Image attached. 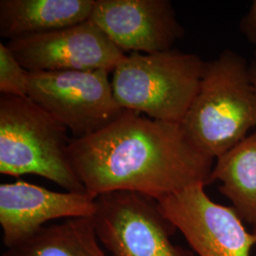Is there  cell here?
<instances>
[{
	"mask_svg": "<svg viewBox=\"0 0 256 256\" xmlns=\"http://www.w3.org/2000/svg\"><path fill=\"white\" fill-rule=\"evenodd\" d=\"M239 30L248 42L256 46V0L252 2L247 14L240 20Z\"/></svg>",
	"mask_w": 256,
	"mask_h": 256,
	"instance_id": "obj_15",
	"label": "cell"
},
{
	"mask_svg": "<svg viewBox=\"0 0 256 256\" xmlns=\"http://www.w3.org/2000/svg\"><path fill=\"white\" fill-rule=\"evenodd\" d=\"M110 72H30L28 97L63 124L72 138L110 126L124 113L114 97Z\"/></svg>",
	"mask_w": 256,
	"mask_h": 256,
	"instance_id": "obj_6",
	"label": "cell"
},
{
	"mask_svg": "<svg viewBox=\"0 0 256 256\" xmlns=\"http://www.w3.org/2000/svg\"><path fill=\"white\" fill-rule=\"evenodd\" d=\"M196 256H250L256 240L232 207L218 204L196 184L158 200Z\"/></svg>",
	"mask_w": 256,
	"mask_h": 256,
	"instance_id": "obj_7",
	"label": "cell"
},
{
	"mask_svg": "<svg viewBox=\"0 0 256 256\" xmlns=\"http://www.w3.org/2000/svg\"><path fill=\"white\" fill-rule=\"evenodd\" d=\"M68 130L28 97L0 96V174H36L86 192L68 154Z\"/></svg>",
	"mask_w": 256,
	"mask_h": 256,
	"instance_id": "obj_3",
	"label": "cell"
},
{
	"mask_svg": "<svg viewBox=\"0 0 256 256\" xmlns=\"http://www.w3.org/2000/svg\"><path fill=\"white\" fill-rule=\"evenodd\" d=\"M95 202L93 226L112 256H196L173 243L176 229L155 198L112 192L98 196Z\"/></svg>",
	"mask_w": 256,
	"mask_h": 256,
	"instance_id": "obj_5",
	"label": "cell"
},
{
	"mask_svg": "<svg viewBox=\"0 0 256 256\" xmlns=\"http://www.w3.org/2000/svg\"><path fill=\"white\" fill-rule=\"evenodd\" d=\"M250 70L252 80V82H254V84L256 88V56L252 64H250Z\"/></svg>",
	"mask_w": 256,
	"mask_h": 256,
	"instance_id": "obj_16",
	"label": "cell"
},
{
	"mask_svg": "<svg viewBox=\"0 0 256 256\" xmlns=\"http://www.w3.org/2000/svg\"><path fill=\"white\" fill-rule=\"evenodd\" d=\"M220 191L244 223L256 224V130L216 158L210 183Z\"/></svg>",
	"mask_w": 256,
	"mask_h": 256,
	"instance_id": "obj_12",
	"label": "cell"
},
{
	"mask_svg": "<svg viewBox=\"0 0 256 256\" xmlns=\"http://www.w3.org/2000/svg\"><path fill=\"white\" fill-rule=\"evenodd\" d=\"M28 72H113L126 54L90 19L54 32L10 40L7 44Z\"/></svg>",
	"mask_w": 256,
	"mask_h": 256,
	"instance_id": "obj_8",
	"label": "cell"
},
{
	"mask_svg": "<svg viewBox=\"0 0 256 256\" xmlns=\"http://www.w3.org/2000/svg\"><path fill=\"white\" fill-rule=\"evenodd\" d=\"M206 66L200 56L173 48L126 55L112 72L114 97L124 110L180 124L200 92Z\"/></svg>",
	"mask_w": 256,
	"mask_h": 256,
	"instance_id": "obj_4",
	"label": "cell"
},
{
	"mask_svg": "<svg viewBox=\"0 0 256 256\" xmlns=\"http://www.w3.org/2000/svg\"><path fill=\"white\" fill-rule=\"evenodd\" d=\"M1 256H108L96 234L92 218L46 225Z\"/></svg>",
	"mask_w": 256,
	"mask_h": 256,
	"instance_id": "obj_13",
	"label": "cell"
},
{
	"mask_svg": "<svg viewBox=\"0 0 256 256\" xmlns=\"http://www.w3.org/2000/svg\"><path fill=\"white\" fill-rule=\"evenodd\" d=\"M180 124L192 144L212 158L256 130V88L243 56L226 50L207 62L200 92Z\"/></svg>",
	"mask_w": 256,
	"mask_h": 256,
	"instance_id": "obj_2",
	"label": "cell"
},
{
	"mask_svg": "<svg viewBox=\"0 0 256 256\" xmlns=\"http://www.w3.org/2000/svg\"><path fill=\"white\" fill-rule=\"evenodd\" d=\"M30 72L12 54L7 44L0 43V93L28 97Z\"/></svg>",
	"mask_w": 256,
	"mask_h": 256,
	"instance_id": "obj_14",
	"label": "cell"
},
{
	"mask_svg": "<svg viewBox=\"0 0 256 256\" xmlns=\"http://www.w3.org/2000/svg\"><path fill=\"white\" fill-rule=\"evenodd\" d=\"M90 19L124 54L166 52L184 36L168 0H95Z\"/></svg>",
	"mask_w": 256,
	"mask_h": 256,
	"instance_id": "obj_9",
	"label": "cell"
},
{
	"mask_svg": "<svg viewBox=\"0 0 256 256\" xmlns=\"http://www.w3.org/2000/svg\"><path fill=\"white\" fill-rule=\"evenodd\" d=\"M252 234H254V238H256V224L254 225V230H252Z\"/></svg>",
	"mask_w": 256,
	"mask_h": 256,
	"instance_id": "obj_17",
	"label": "cell"
},
{
	"mask_svg": "<svg viewBox=\"0 0 256 256\" xmlns=\"http://www.w3.org/2000/svg\"><path fill=\"white\" fill-rule=\"evenodd\" d=\"M95 0H1L0 36L10 40L70 27L90 18Z\"/></svg>",
	"mask_w": 256,
	"mask_h": 256,
	"instance_id": "obj_11",
	"label": "cell"
},
{
	"mask_svg": "<svg viewBox=\"0 0 256 256\" xmlns=\"http://www.w3.org/2000/svg\"><path fill=\"white\" fill-rule=\"evenodd\" d=\"M72 167L93 198L112 192L156 200L196 184H210L214 158L192 144L182 124L124 110L106 128L72 138Z\"/></svg>",
	"mask_w": 256,
	"mask_h": 256,
	"instance_id": "obj_1",
	"label": "cell"
},
{
	"mask_svg": "<svg viewBox=\"0 0 256 256\" xmlns=\"http://www.w3.org/2000/svg\"><path fill=\"white\" fill-rule=\"evenodd\" d=\"M96 198L88 192H55L18 180L0 185V226L5 248L18 244L52 220L92 218Z\"/></svg>",
	"mask_w": 256,
	"mask_h": 256,
	"instance_id": "obj_10",
	"label": "cell"
}]
</instances>
